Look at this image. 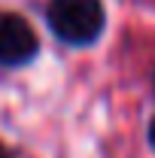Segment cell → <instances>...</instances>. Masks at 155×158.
Listing matches in <instances>:
<instances>
[{
	"label": "cell",
	"mask_w": 155,
	"mask_h": 158,
	"mask_svg": "<svg viewBox=\"0 0 155 158\" xmlns=\"http://www.w3.org/2000/svg\"><path fill=\"white\" fill-rule=\"evenodd\" d=\"M46 21L52 34L67 46H91L107 24L100 0H49Z\"/></svg>",
	"instance_id": "obj_1"
},
{
	"label": "cell",
	"mask_w": 155,
	"mask_h": 158,
	"mask_svg": "<svg viewBox=\"0 0 155 158\" xmlns=\"http://www.w3.org/2000/svg\"><path fill=\"white\" fill-rule=\"evenodd\" d=\"M40 52V40L27 19L0 12V67H24Z\"/></svg>",
	"instance_id": "obj_2"
},
{
	"label": "cell",
	"mask_w": 155,
	"mask_h": 158,
	"mask_svg": "<svg viewBox=\"0 0 155 158\" xmlns=\"http://www.w3.org/2000/svg\"><path fill=\"white\" fill-rule=\"evenodd\" d=\"M149 143H152V149H155V118H152V125H149Z\"/></svg>",
	"instance_id": "obj_3"
},
{
	"label": "cell",
	"mask_w": 155,
	"mask_h": 158,
	"mask_svg": "<svg viewBox=\"0 0 155 158\" xmlns=\"http://www.w3.org/2000/svg\"><path fill=\"white\" fill-rule=\"evenodd\" d=\"M0 158H12V152H9V149H3V146H0Z\"/></svg>",
	"instance_id": "obj_4"
}]
</instances>
